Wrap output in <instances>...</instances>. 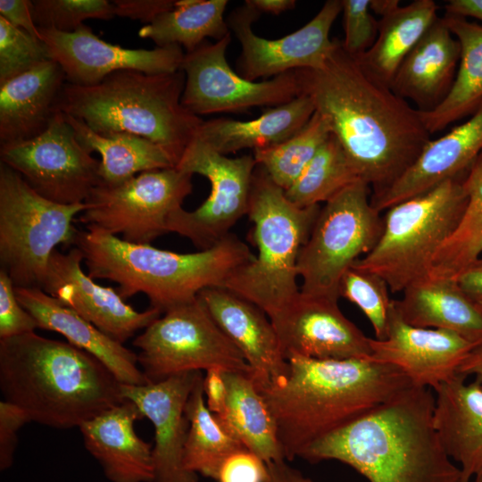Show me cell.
Segmentation results:
<instances>
[{
	"label": "cell",
	"mask_w": 482,
	"mask_h": 482,
	"mask_svg": "<svg viewBox=\"0 0 482 482\" xmlns=\"http://www.w3.org/2000/svg\"><path fill=\"white\" fill-rule=\"evenodd\" d=\"M323 68L296 70L301 94L329 122L360 179L379 192L397 180L431 140L420 112L333 38Z\"/></svg>",
	"instance_id": "cell-1"
},
{
	"label": "cell",
	"mask_w": 482,
	"mask_h": 482,
	"mask_svg": "<svg viewBox=\"0 0 482 482\" xmlns=\"http://www.w3.org/2000/svg\"><path fill=\"white\" fill-rule=\"evenodd\" d=\"M434 409L433 390L411 385L298 458L343 462L369 482H462L439 438Z\"/></svg>",
	"instance_id": "cell-2"
},
{
	"label": "cell",
	"mask_w": 482,
	"mask_h": 482,
	"mask_svg": "<svg viewBox=\"0 0 482 482\" xmlns=\"http://www.w3.org/2000/svg\"><path fill=\"white\" fill-rule=\"evenodd\" d=\"M287 359L286 378L260 390L287 461L413 385L397 367L369 359Z\"/></svg>",
	"instance_id": "cell-3"
},
{
	"label": "cell",
	"mask_w": 482,
	"mask_h": 482,
	"mask_svg": "<svg viewBox=\"0 0 482 482\" xmlns=\"http://www.w3.org/2000/svg\"><path fill=\"white\" fill-rule=\"evenodd\" d=\"M120 385L98 359L68 342L35 332L0 339L3 400L30 422L79 428L125 400Z\"/></svg>",
	"instance_id": "cell-4"
},
{
	"label": "cell",
	"mask_w": 482,
	"mask_h": 482,
	"mask_svg": "<svg viewBox=\"0 0 482 482\" xmlns=\"http://www.w3.org/2000/svg\"><path fill=\"white\" fill-rule=\"evenodd\" d=\"M74 246L91 278L117 283L124 300L145 294L150 307L162 313L194 301L205 288L221 287L236 269L255 258L231 233L209 249L180 253L129 243L86 226L78 231Z\"/></svg>",
	"instance_id": "cell-5"
},
{
	"label": "cell",
	"mask_w": 482,
	"mask_h": 482,
	"mask_svg": "<svg viewBox=\"0 0 482 482\" xmlns=\"http://www.w3.org/2000/svg\"><path fill=\"white\" fill-rule=\"evenodd\" d=\"M186 77L124 70L100 83L81 87L65 82L56 109L108 136L129 133L163 147L179 162L204 121L181 103Z\"/></svg>",
	"instance_id": "cell-6"
},
{
	"label": "cell",
	"mask_w": 482,
	"mask_h": 482,
	"mask_svg": "<svg viewBox=\"0 0 482 482\" xmlns=\"http://www.w3.org/2000/svg\"><path fill=\"white\" fill-rule=\"evenodd\" d=\"M320 205L299 207L256 166L247 215L253 223L255 258L236 269L222 287L260 307L269 318L300 292L297 261Z\"/></svg>",
	"instance_id": "cell-7"
},
{
	"label": "cell",
	"mask_w": 482,
	"mask_h": 482,
	"mask_svg": "<svg viewBox=\"0 0 482 482\" xmlns=\"http://www.w3.org/2000/svg\"><path fill=\"white\" fill-rule=\"evenodd\" d=\"M464 174L387 209L377 245L351 267L378 275L392 293L428 278L436 253L465 212Z\"/></svg>",
	"instance_id": "cell-8"
},
{
	"label": "cell",
	"mask_w": 482,
	"mask_h": 482,
	"mask_svg": "<svg viewBox=\"0 0 482 482\" xmlns=\"http://www.w3.org/2000/svg\"><path fill=\"white\" fill-rule=\"evenodd\" d=\"M86 208L43 197L0 162V270L15 287L41 288L56 246H74L79 230L72 222Z\"/></svg>",
	"instance_id": "cell-9"
},
{
	"label": "cell",
	"mask_w": 482,
	"mask_h": 482,
	"mask_svg": "<svg viewBox=\"0 0 482 482\" xmlns=\"http://www.w3.org/2000/svg\"><path fill=\"white\" fill-rule=\"evenodd\" d=\"M369 196L370 186L360 179L320 207L298 256L302 293L338 300L345 272L375 247L384 220Z\"/></svg>",
	"instance_id": "cell-10"
},
{
	"label": "cell",
	"mask_w": 482,
	"mask_h": 482,
	"mask_svg": "<svg viewBox=\"0 0 482 482\" xmlns=\"http://www.w3.org/2000/svg\"><path fill=\"white\" fill-rule=\"evenodd\" d=\"M137 364L147 383L189 371L219 368L250 373L241 353L198 298L161 315L137 336Z\"/></svg>",
	"instance_id": "cell-11"
},
{
	"label": "cell",
	"mask_w": 482,
	"mask_h": 482,
	"mask_svg": "<svg viewBox=\"0 0 482 482\" xmlns=\"http://www.w3.org/2000/svg\"><path fill=\"white\" fill-rule=\"evenodd\" d=\"M192 174L177 167L141 172L116 184L100 182L85 201L78 221L123 240L150 245L168 232L170 214L193 189Z\"/></svg>",
	"instance_id": "cell-12"
},
{
	"label": "cell",
	"mask_w": 482,
	"mask_h": 482,
	"mask_svg": "<svg viewBox=\"0 0 482 482\" xmlns=\"http://www.w3.org/2000/svg\"><path fill=\"white\" fill-rule=\"evenodd\" d=\"M256 166L253 154L229 158L195 136L176 167L205 177L211 192L195 210L188 212L180 207L173 212L168 220V232L188 238L200 250L215 245L247 215Z\"/></svg>",
	"instance_id": "cell-13"
},
{
	"label": "cell",
	"mask_w": 482,
	"mask_h": 482,
	"mask_svg": "<svg viewBox=\"0 0 482 482\" xmlns=\"http://www.w3.org/2000/svg\"><path fill=\"white\" fill-rule=\"evenodd\" d=\"M0 159L37 194L61 204L85 203L101 182L100 161L79 142L59 110L42 134L0 145Z\"/></svg>",
	"instance_id": "cell-14"
},
{
	"label": "cell",
	"mask_w": 482,
	"mask_h": 482,
	"mask_svg": "<svg viewBox=\"0 0 482 482\" xmlns=\"http://www.w3.org/2000/svg\"><path fill=\"white\" fill-rule=\"evenodd\" d=\"M231 34L211 43L205 40L185 53L180 70L186 80L181 103L199 116L221 112H242L253 107H275L301 95L295 71L268 80L251 81L229 66L226 52Z\"/></svg>",
	"instance_id": "cell-15"
},
{
	"label": "cell",
	"mask_w": 482,
	"mask_h": 482,
	"mask_svg": "<svg viewBox=\"0 0 482 482\" xmlns=\"http://www.w3.org/2000/svg\"><path fill=\"white\" fill-rule=\"evenodd\" d=\"M341 12V0H328L301 29L267 39L253 31L252 24L261 13L245 2L226 18L230 32L241 44L237 73L255 81L296 70L323 68L334 45L329 32Z\"/></svg>",
	"instance_id": "cell-16"
},
{
	"label": "cell",
	"mask_w": 482,
	"mask_h": 482,
	"mask_svg": "<svg viewBox=\"0 0 482 482\" xmlns=\"http://www.w3.org/2000/svg\"><path fill=\"white\" fill-rule=\"evenodd\" d=\"M37 29L51 60L61 66L66 82L75 86H94L111 73L124 70L173 73L180 70L185 56L182 47L177 45L147 50L110 44L85 24L73 32Z\"/></svg>",
	"instance_id": "cell-17"
},
{
	"label": "cell",
	"mask_w": 482,
	"mask_h": 482,
	"mask_svg": "<svg viewBox=\"0 0 482 482\" xmlns=\"http://www.w3.org/2000/svg\"><path fill=\"white\" fill-rule=\"evenodd\" d=\"M82 262L83 255L76 246L67 253L55 249L41 289L122 345L161 317L162 313L154 308L136 311L118 291L96 283L82 270Z\"/></svg>",
	"instance_id": "cell-18"
},
{
	"label": "cell",
	"mask_w": 482,
	"mask_h": 482,
	"mask_svg": "<svg viewBox=\"0 0 482 482\" xmlns=\"http://www.w3.org/2000/svg\"><path fill=\"white\" fill-rule=\"evenodd\" d=\"M337 301L300 291L270 318L286 358L370 359V338L344 315Z\"/></svg>",
	"instance_id": "cell-19"
},
{
	"label": "cell",
	"mask_w": 482,
	"mask_h": 482,
	"mask_svg": "<svg viewBox=\"0 0 482 482\" xmlns=\"http://www.w3.org/2000/svg\"><path fill=\"white\" fill-rule=\"evenodd\" d=\"M203 377L202 371H189L156 383L120 385L123 398L135 403L154 429L153 482H198L197 474L185 469L183 453L189 428L186 405Z\"/></svg>",
	"instance_id": "cell-20"
},
{
	"label": "cell",
	"mask_w": 482,
	"mask_h": 482,
	"mask_svg": "<svg viewBox=\"0 0 482 482\" xmlns=\"http://www.w3.org/2000/svg\"><path fill=\"white\" fill-rule=\"evenodd\" d=\"M477 345L449 330L406 323L394 300L386 337L370 338L369 360L394 365L413 385L434 389L458 374Z\"/></svg>",
	"instance_id": "cell-21"
},
{
	"label": "cell",
	"mask_w": 482,
	"mask_h": 482,
	"mask_svg": "<svg viewBox=\"0 0 482 482\" xmlns=\"http://www.w3.org/2000/svg\"><path fill=\"white\" fill-rule=\"evenodd\" d=\"M198 298L243 355L259 390L286 378L287 359L271 320L260 307L222 287L205 288Z\"/></svg>",
	"instance_id": "cell-22"
},
{
	"label": "cell",
	"mask_w": 482,
	"mask_h": 482,
	"mask_svg": "<svg viewBox=\"0 0 482 482\" xmlns=\"http://www.w3.org/2000/svg\"><path fill=\"white\" fill-rule=\"evenodd\" d=\"M482 151V103L464 123L430 140L415 162L392 185L372 193L379 212L463 175Z\"/></svg>",
	"instance_id": "cell-23"
},
{
	"label": "cell",
	"mask_w": 482,
	"mask_h": 482,
	"mask_svg": "<svg viewBox=\"0 0 482 482\" xmlns=\"http://www.w3.org/2000/svg\"><path fill=\"white\" fill-rule=\"evenodd\" d=\"M142 418L137 405L124 400L79 427L87 451L110 482H153V448L135 431Z\"/></svg>",
	"instance_id": "cell-24"
},
{
	"label": "cell",
	"mask_w": 482,
	"mask_h": 482,
	"mask_svg": "<svg viewBox=\"0 0 482 482\" xmlns=\"http://www.w3.org/2000/svg\"><path fill=\"white\" fill-rule=\"evenodd\" d=\"M461 59V45L443 18L426 31L398 68L390 87L417 110L437 108L449 95Z\"/></svg>",
	"instance_id": "cell-25"
},
{
	"label": "cell",
	"mask_w": 482,
	"mask_h": 482,
	"mask_svg": "<svg viewBox=\"0 0 482 482\" xmlns=\"http://www.w3.org/2000/svg\"><path fill=\"white\" fill-rule=\"evenodd\" d=\"M15 294L22 307L36 320L38 328L57 332L71 345L95 356L121 384L147 383L138 367L136 353L106 336L41 288L15 287Z\"/></svg>",
	"instance_id": "cell-26"
},
{
	"label": "cell",
	"mask_w": 482,
	"mask_h": 482,
	"mask_svg": "<svg viewBox=\"0 0 482 482\" xmlns=\"http://www.w3.org/2000/svg\"><path fill=\"white\" fill-rule=\"evenodd\" d=\"M457 374L433 390L434 422L441 443L460 468L462 482L482 478V386Z\"/></svg>",
	"instance_id": "cell-27"
},
{
	"label": "cell",
	"mask_w": 482,
	"mask_h": 482,
	"mask_svg": "<svg viewBox=\"0 0 482 482\" xmlns=\"http://www.w3.org/2000/svg\"><path fill=\"white\" fill-rule=\"evenodd\" d=\"M65 82L61 66L48 60L0 84V145L42 134Z\"/></svg>",
	"instance_id": "cell-28"
},
{
	"label": "cell",
	"mask_w": 482,
	"mask_h": 482,
	"mask_svg": "<svg viewBox=\"0 0 482 482\" xmlns=\"http://www.w3.org/2000/svg\"><path fill=\"white\" fill-rule=\"evenodd\" d=\"M395 305L411 326L449 330L472 343L482 342V312L455 279L419 280L403 291Z\"/></svg>",
	"instance_id": "cell-29"
},
{
	"label": "cell",
	"mask_w": 482,
	"mask_h": 482,
	"mask_svg": "<svg viewBox=\"0 0 482 482\" xmlns=\"http://www.w3.org/2000/svg\"><path fill=\"white\" fill-rule=\"evenodd\" d=\"M315 112L312 100L301 94L284 104L270 107L253 120L217 118L204 120L195 137L222 154L278 145L300 130Z\"/></svg>",
	"instance_id": "cell-30"
},
{
	"label": "cell",
	"mask_w": 482,
	"mask_h": 482,
	"mask_svg": "<svg viewBox=\"0 0 482 482\" xmlns=\"http://www.w3.org/2000/svg\"><path fill=\"white\" fill-rule=\"evenodd\" d=\"M228 395L223 428L266 463L286 460L273 414L250 373L225 371Z\"/></svg>",
	"instance_id": "cell-31"
},
{
	"label": "cell",
	"mask_w": 482,
	"mask_h": 482,
	"mask_svg": "<svg viewBox=\"0 0 482 482\" xmlns=\"http://www.w3.org/2000/svg\"><path fill=\"white\" fill-rule=\"evenodd\" d=\"M442 18L461 45V59L445 101L431 112L419 111L430 135L471 115L482 103V26L448 14Z\"/></svg>",
	"instance_id": "cell-32"
},
{
	"label": "cell",
	"mask_w": 482,
	"mask_h": 482,
	"mask_svg": "<svg viewBox=\"0 0 482 482\" xmlns=\"http://www.w3.org/2000/svg\"><path fill=\"white\" fill-rule=\"evenodd\" d=\"M64 115L79 142L90 153L100 154L102 183L116 184L141 172L176 167L171 155L149 139L129 133L104 136L92 130L84 121Z\"/></svg>",
	"instance_id": "cell-33"
},
{
	"label": "cell",
	"mask_w": 482,
	"mask_h": 482,
	"mask_svg": "<svg viewBox=\"0 0 482 482\" xmlns=\"http://www.w3.org/2000/svg\"><path fill=\"white\" fill-rule=\"evenodd\" d=\"M437 10L433 0H415L381 17L375 43L356 59L390 87L404 58L437 20Z\"/></svg>",
	"instance_id": "cell-34"
},
{
	"label": "cell",
	"mask_w": 482,
	"mask_h": 482,
	"mask_svg": "<svg viewBox=\"0 0 482 482\" xmlns=\"http://www.w3.org/2000/svg\"><path fill=\"white\" fill-rule=\"evenodd\" d=\"M228 3V0H176L171 10L143 26L138 36L151 39L156 46L177 45L190 53L208 37L219 41L231 34L224 17Z\"/></svg>",
	"instance_id": "cell-35"
},
{
	"label": "cell",
	"mask_w": 482,
	"mask_h": 482,
	"mask_svg": "<svg viewBox=\"0 0 482 482\" xmlns=\"http://www.w3.org/2000/svg\"><path fill=\"white\" fill-rule=\"evenodd\" d=\"M462 185L467 206L458 227L432 260L431 278L455 279L482 253V151L465 172Z\"/></svg>",
	"instance_id": "cell-36"
},
{
	"label": "cell",
	"mask_w": 482,
	"mask_h": 482,
	"mask_svg": "<svg viewBox=\"0 0 482 482\" xmlns=\"http://www.w3.org/2000/svg\"><path fill=\"white\" fill-rule=\"evenodd\" d=\"M203 382L204 377L195 385L186 405L189 428L183 464L187 470L215 480L223 461L232 453L245 447L223 428L208 409Z\"/></svg>",
	"instance_id": "cell-37"
},
{
	"label": "cell",
	"mask_w": 482,
	"mask_h": 482,
	"mask_svg": "<svg viewBox=\"0 0 482 482\" xmlns=\"http://www.w3.org/2000/svg\"><path fill=\"white\" fill-rule=\"evenodd\" d=\"M360 179L340 142L331 134L285 194L299 207L318 205Z\"/></svg>",
	"instance_id": "cell-38"
},
{
	"label": "cell",
	"mask_w": 482,
	"mask_h": 482,
	"mask_svg": "<svg viewBox=\"0 0 482 482\" xmlns=\"http://www.w3.org/2000/svg\"><path fill=\"white\" fill-rule=\"evenodd\" d=\"M332 134L328 120L316 112L308 122L285 141L253 151L257 166L284 191L301 175Z\"/></svg>",
	"instance_id": "cell-39"
},
{
	"label": "cell",
	"mask_w": 482,
	"mask_h": 482,
	"mask_svg": "<svg viewBox=\"0 0 482 482\" xmlns=\"http://www.w3.org/2000/svg\"><path fill=\"white\" fill-rule=\"evenodd\" d=\"M378 275L349 268L339 284V296L356 304L372 325L376 339L386 337L394 300Z\"/></svg>",
	"instance_id": "cell-40"
},
{
	"label": "cell",
	"mask_w": 482,
	"mask_h": 482,
	"mask_svg": "<svg viewBox=\"0 0 482 482\" xmlns=\"http://www.w3.org/2000/svg\"><path fill=\"white\" fill-rule=\"evenodd\" d=\"M32 16L41 29L73 32L88 19L114 18V4L108 0H33Z\"/></svg>",
	"instance_id": "cell-41"
},
{
	"label": "cell",
	"mask_w": 482,
	"mask_h": 482,
	"mask_svg": "<svg viewBox=\"0 0 482 482\" xmlns=\"http://www.w3.org/2000/svg\"><path fill=\"white\" fill-rule=\"evenodd\" d=\"M51 60L46 43L0 16V84Z\"/></svg>",
	"instance_id": "cell-42"
},
{
	"label": "cell",
	"mask_w": 482,
	"mask_h": 482,
	"mask_svg": "<svg viewBox=\"0 0 482 482\" xmlns=\"http://www.w3.org/2000/svg\"><path fill=\"white\" fill-rule=\"evenodd\" d=\"M345 38L344 49L359 58L375 43L378 21L371 14L370 0H341Z\"/></svg>",
	"instance_id": "cell-43"
},
{
	"label": "cell",
	"mask_w": 482,
	"mask_h": 482,
	"mask_svg": "<svg viewBox=\"0 0 482 482\" xmlns=\"http://www.w3.org/2000/svg\"><path fill=\"white\" fill-rule=\"evenodd\" d=\"M36 328V320L17 299L12 280L0 270V339L35 332Z\"/></svg>",
	"instance_id": "cell-44"
},
{
	"label": "cell",
	"mask_w": 482,
	"mask_h": 482,
	"mask_svg": "<svg viewBox=\"0 0 482 482\" xmlns=\"http://www.w3.org/2000/svg\"><path fill=\"white\" fill-rule=\"evenodd\" d=\"M267 463L246 448L229 454L221 463L217 482H265Z\"/></svg>",
	"instance_id": "cell-45"
},
{
	"label": "cell",
	"mask_w": 482,
	"mask_h": 482,
	"mask_svg": "<svg viewBox=\"0 0 482 482\" xmlns=\"http://www.w3.org/2000/svg\"><path fill=\"white\" fill-rule=\"evenodd\" d=\"M28 422L30 420L21 408L4 400L0 402L1 470H5L12 465L18 444V431Z\"/></svg>",
	"instance_id": "cell-46"
},
{
	"label": "cell",
	"mask_w": 482,
	"mask_h": 482,
	"mask_svg": "<svg viewBox=\"0 0 482 482\" xmlns=\"http://www.w3.org/2000/svg\"><path fill=\"white\" fill-rule=\"evenodd\" d=\"M115 16L151 23L161 13L174 7L173 0H114Z\"/></svg>",
	"instance_id": "cell-47"
},
{
	"label": "cell",
	"mask_w": 482,
	"mask_h": 482,
	"mask_svg": "<svg viewBox=\"0 0 482 482\" xmlns=\"http://www.w3.org/2000/svg\"><path fill=\"white\" fill-rule=\"evenodd\" d=\"M0 16L12 25L40 37L32 16V1L0 0Z\"/></svg>",
	"instance_id": "cell-48"
},
{
	"label": "cell",
	"mask_w": 482,
	"mask_h": 482,
	"mask_svg": "<svg viewBox=\"0 0 482 482\" xmlns=\"http://www.w3.org/2000/svg\"><path fill=\"white\" fill-rule=\"evenodd\" d=\"M206 405L210 411L216 416L223 413L227 402V384L223 370L212 368L205 370L203 382Z\"/></svg>",
	"instance_id": "cell-49"
},
{
	"label": "cell",
	"mask_w": 482,
	"mask_h": 482,
	"mask_svg": "<svg viewBox=\"0 0 482 482\" xmlns=\"http://www.w3.org/2000/svg\"><path fill=\"white\" fill-rule=\"evenodd\" d=\"M455 280L472 301L482 303V257L469 265Z\"/></svg>",
	"instance_id": "cell-50"
},
{
	"label": "cell",
	"mask_w": 482,
	"mask_h": 482,
	"mask_svg": "<svg viewBox=\"0 0 482 482\" xmlns=\"http://www.w3.org/2000/svg\"><path fill=\"white\" fill-rule=\"evenodd\" d=\"M287 460L267 463V478L265 482H315L286 462Z\"/></svg>",
	"instance_id": "cell-51"
},
{
	"label": "cell",
	"mask_w": 482,
	"mask_h": 482,
	"mask_svg": "<svg viewBox=\"0 0 482 482\" xmlns=\"http://www.w3.org/2000/svg\"><path fill=\"white\" fill-rule=\"evenodd\" d=\"M445 9V14L465 19L472 17L482 22V0H449Z\"/></svg>",
	"instance_id": "cell-52"
},
{
	"label": "cell",
	"mask_w": 482,
	"mask_h": 482,
	"mask_svg": "<svg viewBox=\"0 0 482 482\" xmlns=\"http://www.w3.org/2000/svg\"><path fill=\"white\" fill-rule=\"evenodd\" d=\"M458 374L465 377L475 376L482 386V342L471 350L460 366Z\"/></svg>",
	"instance_id": "cell-53"
},
{
	"label": "cell",
	"mask_w": 482,
	"mask_h": 482,
	"mask_svg": "<svg viewBox=\"0 0 482 482\" xmlns=\"http://www.w3.org/2000/svg\"><path fill=\"white\" fill-rule=\"evenodd\" d=\"M260 13L279 14L295 8V0H246L245 1Z\"/></svg>",
	"instance_id": "cell-54"
},
{
	"label": "cell",
	"mask_w": 482,
	"mask_h": 482,
	"mask_svg": "<svg viewBox=\"0 0 482 482\" xmlns=\"http://www.w3.org/2000/svg\"><path fill=\"white\" fill-rule=\"evenodd\" d=\"M398 0H370V10L384 17L399 7Z\"/></svg>",
	"instance_id": "cell-55"
},
{
	"label": "cell",
	"mask_w": 482,
	"mask_h": 482,
	"mask_svg": "<svg viewBox=\"0 0 482 482\" xmlns=\"http://www.w3.org/2000/svg\"><path fill=\"white\" fill-rule=\"evenodd\" d=\"M478 308L479 309V311L482 312V303H476Z\"/></svg>",
	"instance_id": "cell-56"
},
{
	"label": "cell",
	"mask_w": 482,
	"mask_h": 482,
	"mask_svg": "<svg viewBox=\"0 0 482 482\" xmlns=\"http://www.w3.org/2000/svg\"><path fill=\"white\" fill-rule=\"evenodd\" d=\"M474 482H482V478L479 479L475 480Z\"/></svg>",
	"instance_id": "cell-57"
}]
</instances>
